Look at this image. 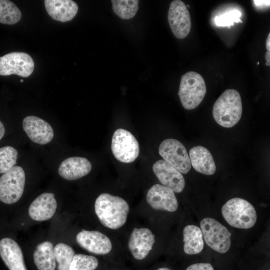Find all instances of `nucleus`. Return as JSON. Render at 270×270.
Segmentation results:
<instances>
[{
  "mask_svg": "<svg viewBox=\"0 0 270 270\" xmlns=\"http://www.w3.org/2000/svg\"><path fill=\"white\" fill-rule=\"evenodd\" d=\"M94 210L100 221L104 226L116 230L125 224L130 207L128 203L122 198L102 193L96 200Z\"/></svg>",
  "mask_w": 270,
  "mask_h": 270,
  "instance_id": "f257e3e1",
  "label": "nucleus"
},
{
  "mask_svg": "<svg viewBox=\"0 0 270 270\" xmlns=\"http://www.w3.org/2000/svg\"><path fill=\"white\" fill-rule=\"evenodd\" d=\"M242 112L241 97L234 89L226 90L216 100L212 108V116L220 126L230 128L240 120Z\"/></svg>",
  "mask_w": 270,
  "mask_h": 270,
  "instance_id": "f03ea898",
  "label": "nucleus"
},
{
  "mask_svg": "<svg viewBox=\"0 0 270 270\" xmlns=\"http://www.w3.org/2000/svg\"><path fill=\"white\" fill-rule=\"evenodd\" d=\"M222 215L231 226L243 229L252 228L257 220L256 210L246 200L234 198L226 202L222 208Z\"/></svg>",
  "mask_w": 270,
  "mask_h": 270,
  "instance_id": "7ed1b4c3",
  "label": "nucleus"
},
{
  "mask_svg": "<svg viewBox=\"0 0 270 270\" xmlns=\"http://www.w3.org/2000/svg\"><path fill=\"white\" fill-rule=\"evenodd\" d=\"M206 92L205 82L198 73L190 71L182 76L178 94L185 109L191 110L198 107Z\"/></svg>",
  "mask_w": 270,
  "mask_h": 270,
  "instance_id": "20e7f679",
  "label": "nucleus"
},
{
  "mask_svg": "<svg viewBox=\"0 0 270 270\" xmlns=\"http://www.w3.org/2000/svg\"><path fill=\"white\" fill-rule=\"evenodd\" d=\"M200 226L208 246L220 254L228 252L231 245L232 234L226 226L211 218H203Z\"/></svg>",
  "mask_w": 270,
  "mask_h": 270,
  "instance_id": "39448f33",
  "label": "nucleus"
},
{
  "mask_svg": "<svg viewBox=\"0 0 270 270\" xmlns=\"http://www.w3.org/2000/svg\"><path fill=\"white\" fill-rule=\"evenodd\" d=\"M25 173L20 166H14L0 178V200L6 204L17 202L24 188Z\"/></svg>",
  "mask_w": 270,
  "mask_h": 270,
  "instance_id": "423d86ee",
  "label": "nucleus"
},
{
  "mask_svg": "<svg viewBox=\"0 0 270 270\" xmlns=\"http://www.w3.org/2000/svg\"><path fill=\"white\" fill-rule=\"evenodd\" d=\"M111 148L114 156L124 163L135 160L140 152L139 144L136 138L130 132L122 128L114 131Z\"/></svg>",
  "mask_w": 270,
  "mask_h": 270,
  "instance_id": "0eeeda50",
  "label": "nucleus"
},
{
  "mask_svg": "<svg viewBox=\"0 0 270 270\" xmlns=\"http://www.w3.org/2000/svg\"><path fill=\"white\" fill-rule=\"evenodd\" d=\"M158 152L163 160L180 173L186 174L191 168L189 156L184 145L174 138H168L160 145Z\"/></svg>",
  "mask_w": 270,
  "mask_h": 270,
  "instance_id": "6e6552de",
  "label": "nucleus"
},
{
  "mask_svg": "<svg viewBox=\"0 0 270 270\" xmlns=\"http://www.w3.org/2000/svg\"><path fill=\"white\" fill-rule=\"evenodd\" d=\"M34 68V62L27 53L14 52L0 56V76L16 74L26 78Z\"/></svg>",
  "mask_w": 270,
  "mask_h": 270,
  "instance_id": "1a4fd4ad",
  "label": "nucleus"
},
{
  "mask_svg": "<svg viewBox=\"0 0 270 270\" xmlns=\"http://www.w3.org/2000/svg\"><path fill=\"white\" fill-rule=\"evenodd\" d=\"M168 20L173 34L177 38L182 39L189 34L192 27L191 18L182 1L174 0L170 3Z\"/></svg>",
  "mask_w": 270,
  "mask_h": 270,
  "instance_id": "9d476101",
  "label": "nucleus"
},
{
  "mask_svg": "<svg viewBox=\"0 0 270 270\" xmlns=\"http://www.w3.org/2000/svg\"><path fill=\"white\" fill-rule=\"evenodd\" d=\"M146 199L148 204L156 210L174 212L178 208L174 192L160 184H155L148 190Z\"/></svg>",
  "mask_w": 270,
  "mask_h": 270,
  "instance_id": "9b49d317",
  "label": "nucleus"
},
{
  "mask_svg": "<svg viewBox=\"0 0 270 270\" xmlns=\"http://www.w3.org/2000/svg\"><path fill=\"white\" fill-rule=\"evenodd\" d=\"M25 132L34 142L46 144L50 142L54 136L52 126L46 120L34 116H28L22 121Z\"/></svg>",
  "mask_w": 270,
  "mask_h": 270,
  "instance_id": "f8f14e48",
  "label": "nucleus"
},
{
  "mask_svg": "<svg viewBox=\"0 0 270 270\" xmlns=\"http://www.w3.org/2000/svg\"><path fill=\"white\" fill-rule=\"evenodd\" d=\"M152 170L160 182L174 192H181L184 189L185 181L182 174L164 160L155 162Z\"/></svg>",
  "mask_w": 270,
  "mask_h": 270,
  "instance_id": "ddd939ff",
  "label": "nucleus"
},
{
  "mask_svg": "<svg viewBox=\"0 0 270 270\" xmlns=\"http://www.w3.org/2000/svg\"><path fill=\"white\" fill-rule=\"evenodd\" d=\"M76 240L82 248L96 254H106L112 248L110 238L96 230H83L78 234Z\"/></svg>",
  "mask_w": 270,
  "mask_h": 270,
  "instance_id": "4468645a",
  "label": "nucleus"
},
{
  "mask_svg": "<svg viewBox=\"0 0 270 270\" xmlns=\"http://www.w3.org/2000/svg\"><path fill=\"white\" fill-rule=\"evenodd\" d=\"M155 242V236L146 228H134L128 242L129 250L137 260L144 259L152 250Z\"/></svg>",
  "mask_w": 270,
  "mask_h": 270,
  "instance_id": "2eb2a0df",
  "label": "nucleus"
},
{
  "mask_svg": "<svg viewBox=\"0 0 270 270\" xmlns=\"http://www.w3.org/2000/svg\"><path fill=\"white\" fill-rule=\"evenodd\" d=\"M57 208V202L54 194L44 192L36 198L28 208V214L36 221H44L50 219Z\"/></svg>",
  "mask_w": 270,
  "mask_h": 270,
  "instance_id": "dca6fc26",
  "label": "nucleus"
},
{
  "mask_svg": "<svg viewBox=\"0 0 270 270\" xmlns=\"http://www.w3.org/2000/svg\"><path fill=\"white\" fill-rule=\"evenodd\" d=\"M0 256L9 270H27L22 250L12 238H5L0 240Z\"/></svg>",
  "mask_w": 270,
  "mask_h": 270,
  "instance_id": "f3484780",
  "label": "nucleus"
},
{
  "mask_svg": "<svg viewBox=\"0 0 270 270\" xmlns=\"http://www.w3.org/2000/svg\"><path fill=\"white\" fill-rule=\"evenodd\" d=\"M92 164L86 158L73 156L66 158L60 164L58 172L64 178L73 180L80 178L90 172Z\"/></svg>",
  "mask_w": 270,
  "mask_h": 270,
  "instance_id": "a211bd4d",
  "label": "nucleus"
},
{
  "mask_svg": "<svg viewBox=\"0 0 270 270\" xmlns=\"http://www.w3.org/2000/svg\"><path fill=\"white\" fill-rule=\"evenodd\" d=\"M44 2L48 14L61 22L71 20L78 11L77 4L72 0H45Z\"/></svg>",
  "mask_w": 270,
  "mask_h": 270,
  "instance_id": "6ab92c4d",
  "label": "nucleus"
},
{
  "mask_svg": "<svg viewBox=\"0 0 270 270\" xmlns=\"http://www.w3.org/2000/svg\"><path fill=\"white\" fill-rule=\"evenodd\" d=\"M191 165L198 172L206 175H212L216 170V166L210 152L205 147L198 146L189 152Z\"/></svg>",
  "mask_w": 270,
  "mask_h": 270,
  "instance_id": "aec40b11",
  "label": "nucleus"
},
{
  "mask_svg": "<svg viewBox=\"0 0 270 270\" xmlns=\"http://www.w3.org/2000/svg\"><path fill=\"white\" fill-rule=\"evenodd\" d=\"M34 261L38 270H55L56 261L52 244L45 241L38 244L34 252Z\"/></svg>",
  "mask_w": 270,
  "mask_h": 270,
  "instance_id": "412c9836",
  "label": "nucleus"
},
{
  "mask_svg": "<svg viewBox=\"0 0 270 270\" xmlns=\"http://www.w3.org/2000/svg\"><path fill=\"white\" fill-rule=\"evenodd\" d=\"M184 252L188 254H196L204 248V242L201 229L198 226L188 224L183 230Z\"/></svg>",
  "mask_w": 270,
  "mask_h": 270,
  "instance_id": "4be33fe9",
  "label": "nucleus"
},
{
  "mask_svg": "<svg viewBox=\"0 0 270 270\" xmlns=\"http://www.w3.org/2000/svg\"><path fill=\"white\" fill-rule=\"evenodd\" d=\"M22 13L18 6L8 0H0V23L14 24L21 19Z\"/></svg>",
  "mask_w": 270,
  "mask_h": 270,
  "instance_id": "5701e85b",
  "label": "nucleus"
},
{
  "mask_svg": "<svg viewBox=\"0 0 270 270\" xmlns=\"http://www.w3.org/2000/svg\"><path fill=\"white\" fill-rule=\"evenodd\" d=\"M111 2L114 12L124 20L132 18L139 8L138 0H112Z\"/></svg>",
  "mask_w": 270,
  "mask_h": 270,
  "instance_id": "b1692460",
  "label": "nucleus"
},
{
  "mask_svg": "<svg viewBox=\"0 0 270 270\" xmlns=\"http://www.w3.org/2000/svg\"><path fill=\"white\" fill-rule=\"evenodd\" d=\"M56 261L58 264V270H70L71 262L75 252L70 246L64 244H58L54 248Z\"/></svg>",
  "mask_w": 270,
  "mask_h": 270,
  "instance_id": "393cba45",
  "label": "nucleus"
},
{
  "mask_svg": "<svg viewBox=\"0 0 270 270\" xmlns=\"http://www.w3.org/2000/svg\"><path fill=\"white\" fill-rule=\"evenodd\" d=\"M98 265V260L94 256L76 254L71 262L70 270H94Z\"/></svg>",
  "mask_w": 270,
  "mask_h": 270,
  "instance_id": "a878e982",
  "label": "nucleus"
},
{
  "mask_svg": "<svg viewBox=\"0 0 270 270\" xmlns=\"http://www.w3.org/2000/svg\"><path fill=\"white\" fill-rule=\"evenodd\" d=\"M18 153L11 146L0 148V174H4L15 164Z\"/></svg>",
  "mask_w": 270,
  "mask_h": 270,
  "instance_id": "bb28decb",
  "label": "nucleus"
},
{
  "mask_svg": "<svg viewBox=\"0 0 270 270\" xmlns=\"http://www.w3.org/2000/svg\"><path fill=\"white\" fill-rule=\"evenodd\" d=\"M242 14L239 10H233L217 16L214 18L215 24L218 26L230 28L234 22H242L240 19Z\"/></svg>",
  "mask_w": 270,
  "mask_h": 270,
  "instance_id": "cd10ccee",
  "label": "nucleus"
},
{
  "mask_svg": "<svg viewBox=\"0 0 270 270\" xmlns=\"http://www.w3.org/2000/svg\"><path fill=\"white\" fill-rule=\"evenodd\" d=\"M186 270H214L210 263H196L188 266Z\"/></svg>",
  "mask_w": 270,
  "mask_h": 270,
  "instance_id": "c85d7f7f",
  "label": "nucleus"
},
{
  "mask_svg": "<svg viewBox=\"0 0 270 270\" xmlns=\"http://www.w3.org/2000/svg\"><path fill=\"white\" fill-rule=\"evenodd\" d=\"M253 3L254 4L255 6L258 7V8H264V7H269L270 6V0H252Z\"/></svg>",
  "mask_w": 270,
  "mask_h": 270,
  "instance_id": "c756f323",
  "label": "nucleus"
},
{
  "mask_svg": "<svg viewBox=\"0 0 270 270\" xmlns=\"http://www.w3.org/2000/svg\"><path fill=\"white\" fill-rule=\"evenodd\" d=\"M5 132V128L2 122L0 120V140L2 138Z\"/></svg>",
  "mask_w": 270,
  "mask_h": 270,
  "instance_id": "7c9ffc66",
  "label": "nucleus"
},
{
  "mask_svg": "<svg viewBox=\"0 0 270 270\" xmlns=\"http://www.w3.org/2000/svg\"><path fill=\"white\" fill-rule=\"evenodd\" d=\"M265 59L266 60V65L267 66H270V50H267L265 54Z\"/></svg>",
  "mask_w": 270,
  "mask_h": 270,
  "instance_id": "2f4dec72",
  "label": "nucleus"
},
{
  "mask_svg": "<svg viewBox=\"0 0 270 270\" xmlns=\"http://www.w3.org/2000/svg\"><path fill=\"white\" fill-rule=\"evenodd\" d=\"M266 48L268 50H270V34L269 33L266 40Z\"/></svg>",
  "mask_w": 270,
  "mask_h": 270,
  "instance_id": "473e14b6",
  "label": "nucleus"
},
{
  "mask_svg": "<svg viewBox=\"0 0 270 270\" xmlns=\"http://www.w3.org/2000/svg\"><path fill=\"white\" fill-rule=\"evenodd\" d=\"M157 270H170L168 268H158Z\"/></svg>",
  "mask_w": 270,
  "mask_h": 270,
  "instance_id": "72a5a7b5",
  "label": "nucleus"
},
{
  "mask_svg": "<svg viewBox=\"0 0 270 270\" xmlns=\"http://www.w3.org/2000/svg\"><path fill=\"white\" fill-rule=\"evenodd\" d=\"M20 82H24V80L22 79V80H20Z\"/></svg>",
  "mask_w": 270,
  "mask_h": 270,
  "instance_id": "f704fd0d",
  "label": "nucleus"
},
{
  "mask_svg": "<svg viewBox=\"0 0 270 270\" xmlns=\"http://www.w3.org/2000/svg\"><path fill=\"white\" fill-rule=\"evenodd\" d=\"M257 64H259V62H257Z\"/></svg>",
  "mask_w": 270,
  "mask_h": 270,
  "instance_id": "c9c22d12",
  "label": "nucleus"
},
{
  "mask_svg": "<svg viewBox=\"0 0 270 270\" xmlns=\"http://www.w3.org/2000/svg\"></svg>",
  "mask_w": 270,
  "mask_h": 270,
  "instance_id": "e433bc0d",
  "label": "nucleus"
}]
</instances>
